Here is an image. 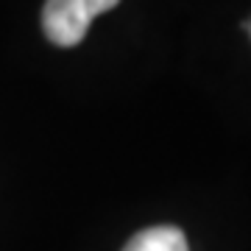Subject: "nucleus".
<instances>
[{"label":"nucleus","instance_id":"obj_2","mask_svg":"<svg viewBox=\"0 0 251 251\" xmlns=\"http://www.w3.org/2000/svg\"><path fill=\"white\" fill-rule=\"evenodd\" d=\"M123 251H190V246L176 226H148L126 243Z\"/></svg>","mask_w":251,"mask_h":251},{"label":"nucleus","instance_id":"obj_3","mask_svg":"<svg viewBox=\"0 0 251 251\" xmlns=\"http://www.w3.org/2000/svg\"><path fill=\"white\" fill-rule=\"evenodd\" d=\"M249 31H251V25H249Z\"/></svg>","mask_w":251,"mask_h":251},{"label":"nucleus","instance_id":"obj_1","mask_svg":"<svg viewBox=\"0 0 251 251\" xmlns=\"http://www.w3.org/2000/svg\"><path fill=\"white\" fill-rule=\"evenodd\" d=\"M117 3L120 0H45L42 31L56 48H75L87 36L92 20Z\"/></svg>","mask_w":251,"mask_h":251}]
</instances>
